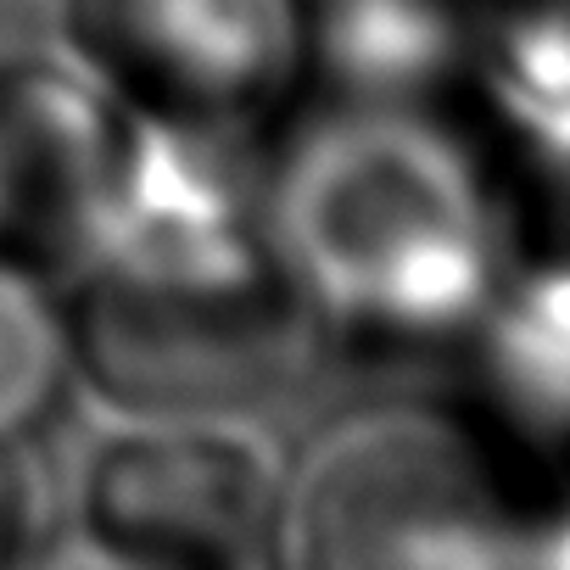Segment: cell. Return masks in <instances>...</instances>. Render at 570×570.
I'll use <instances>...</instances> for the list:
<instances>
[{
  "instance_id": "6da1fadb",
  "label": "cell",
  "mask_w": 570,
  "mask_h": 570,
  "mask_svg": "<svg viewBox=\"0 0 570 570\" xmlns=\"http://www.w3.org/2000/svg\"><path fill=\"white\" fill-rule=\"evenodd\" d=\"M263 218L331 353L375 364H448L520 252L475 101L292 107L263 146Z\"/></svg>"
},
{
  "instance_id": "8992f818",
  "label": "cell",
  "mask_w": 570,
  "mask_h": 570,
  "mask_svg": "<svg viewBox=\"0 0 570 570\" xmlns=\"http://www.w3.org/2000/svg\"><path fill=\"white\" fill-rule=\"evenodd\" d=\"M129 118L62 57L0 51V268L62 285L101 240Z\"/></svg>"
},
{
  "instance_id": "277c9868",
  "label": "cell",
  "mask_w": 570,
  "mask_h": 570,
  "mask_svg": "<svg viewBox=\"0 0 570 570\" xmlns=\"http://www.w3.org/2000/svg\"><path fill=\"white\" fill-rule=\"evenodd\" d=\"M279 453L246 420H118L73 475V531L129 570H246L279 559Z\"/></svg>"
},
{
  "instance_id": "3957f363",
  "label": "cell",
  "mask_w": 570,
  "mask_h": 570,
  "mask_svg": "<svg viewBox=\"0 0 570 570\" xmlns=\"http://www.w3.org/2000/svg\"><path fill=\"white\" fill-rule=\"evenodd\" d=\"M531 475L453 403H375L285 475L279 564L498 570L525 553Z\"/></svg>"
},
{
  "instance_id": "30bf717a",
  "label": "cell",
  "mask_w": 570,
  "mask_h": 570,
  "mask_svg": "<svg viewBox=\"0 0 570 570\" xmlns=\"http://www.w3.org/2000/svg\"><path fill=\"white\" fill-rule=\"evenodd\" d=\"M51 531V492L29 453V442L0 436V570L23 564L46 548Z\"/></svg>"
},
{
  "instance_id": "52a82bcc",
  "label": "cell",
  "mask_w": 570,
  "mask_h": 570,
  "mask_svg": "<svg viewBox=\"0 0 570 570\" xmlns=\"http://www.w3.org/2000/svg\"><path fill=\"white\" fill-rule=\"evenodd\" d=\"M453 403L531 475L570 464V246H525L453 347Z\"/></svg>"
},
{
  "instance_id": "7a4b0ae2",
  "label": "cell",
  "mask_w": 570,
  "mask_h": 570,
  "mask_svg": "<svg viewBox=\"0 0 570 570\" xmlns=\"http://www.w3.org/2000/svg\"><path fill=\"white\" fill-rule=\"evenodd\" d=\"M73 392L112 420H252L297 397L331 342L274 252L240 263H85L57 285Z\"/></svg>"
},
{
  "instance_id": "9c48e42d",
  "label": "cell",
  "mask_w": 570,
  "mask_h": 570,
  "mask_svg": "<svg viewBox=\"0 0 570 570\" xmlns=\"http://www.w3.org/2000/svg\"><path fill=\"white\" fill-rule=\"evenodd\" d=\"M73 392L57 285L0 268V436L35 442Z\"/></svg>"
},
{
  "instance_id": "8fae6325",
  "label": "cell",
  "mask_w": 570,
  "mask_h": 570,
  "mask_svg": "<svg viewBox=\"0 0 570 570\" xmlns=\"http://www.w3.org/2000/svg\"><path fill=\"white\" fill-rule=\"evenodd\" d=\"M570 570V464L548 470L542 487H531V514H525V553L520 570Z\"/></svg>"
},
{
  "instance_id": "ba28073f",
  "label": "cell",
  "mask_w": 570,
  "mask_h": 570,
  "mask_svg": "<svg viewBox=\"0 0 570 570\" xmlns=\"http://www.w3.org/2000/svg\"><path fill=\"white\" fill-rule=\"evenodd\" d=\"M470 101L514 140H570V0H475Z\"/></svg>"
},
{
  "instance_id": "5b68a950",
  "label": "cell",
  "mask_w": 570,
  "mask_h": 570,
  "mask_svg": "<svg viewBox=\"0 0 570 570\" xmlns=\"http://www.w3.org/2000/svg\"><path fill=\"white\" fill-rule=\"evenodd\" d=\"M62 57L157 129L263 140L303 96L292 0H57Z\"/></svg>"
}]
</instances>
